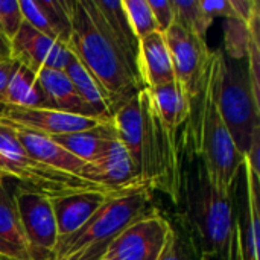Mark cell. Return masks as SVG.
<instances>
[{"label":"cell","instance_id":"30","mask_svg":"<svg viewBox=\"0 0 260 260\" xmlns=\"http://www.w3.org/2000/svg\"><path fill=\"white\" fill-rule=\"evenodd\" d=\"M18 62L15 59H5L0 61V102H3V96L6 91V85L14 73V70L17 69Z\"/></svg>","mask_w":260,"mask_h":260},{"label":"cell","instance_id":"22","mask_svg":"<svg viewBox=\"0 0 260 260\" xmlns=\"http://www.w3.org/2000/svg\"><path fill=\"white\" fill-rule=\"evenodd\" d=\"M158 260H206L181 213L171 221L169 239Z\"/></svg>","mask_w":260,"mask_h":260},{"label":"cell","instance_id":"29","mask_svg":"<svg viewBox=\"0 0 260 260\" xmlns=\"http://www.w3.org/2000/svg\"><path fill=\"white\" fill-rule=\"evenodd\" d=\"M218 260H244V253H242V238H241V219L236 224L232 238L229 241L225 253Z\"/></svg>","mask_w":260,"mask_h":260},{"label":"cell","instance_id":"8","mask_svg":"<svg viewBox=\"0 0 260 260\" xmlns=\"http://www.w3.org/2000/svg\"><path fill=\"white\" fill-rule=\"evenodd\" d=\"M12 195L30 260H53L59 236L52 200L18 187L14 189Z\"/></svg>","mask_w":260,"mask_h":260},{"label":"cell","instance_id":"16","mask_svg":"<svg viewBox=\"0 0 260 260\" xmlns=\"http://www.w3.org/2000/svg\"><path fill=\"white\" fill-rule=\"evenodd\" d=\"M148 91L154 110L165 126L174 133L181 134L190 116V102L178 82L174 81L157 88H148Z\"/></svg>","mask_w":260,"mask_h":260},{"label":"cell","instance_id":"11","mask_svg":"<svg viewBox=\"0 0 260 260\" xmlns=\"http://www.w3.org/2000/svg\"><path fill=\"white\" fill-rule=\"evenodd\" d=\"M82 178L110 190L148 187L137 178L133 160L119 139H114L96 160L85 165Z\"/></svg>","mask_w":260,"mask_h":260},{"label":"cell","instance_id":"28","mask_svg":"<svg viewBox=\"0 0 260 260\" xmlns=\"http://www.w3.org/2000/svg\"><path fill=\"white\" fill-rule=\"evenodd\" d=\"M200 5L213 20L218 17H222L225 20L236 18L233 0H200Z\"/></svg>","mask_w":260,"mask_h":260},{"label":"cell","instance_id":"15","mask_svg":"<svg viewBox=\"0 0 260 260\" xmlns=\"http://www.w3.org/2000/svg\"><path fill=\"white\" fill-rule=\"evenodd\" d=\"M35 73H37L38 82H40L52 110L67 113V114L96 119L94 113L81 99V96L75 90L73 84L70 82V79L64 70L40 69Z\"/></svg>","mask_w":260,"mask_h":260},{"label":"cell","instance_id":"18","mask_svg":"<svg viewBox=\"0 0 260 260\" xmlns=\"http://www.w3.org/2000/svg\"><path fill=\"white\" fill-rule=\"evenodd\" d=\"M0 242L8 248L12 260H30L14 195L3 177L0 178Z\"/></svg>","mask_w":260,"mask_h":260},{"label":"cell","instance_id":"33","mask_svg":"<svg viewBox=\"0 0 260 260\" xmlns=\"http://www.w3.org/2000/svg\"><path fill=\"white\" fill-rule=\"evenodd\" d=\"M0 260H5V259H2V257H0Z\"/></svg>","mask_w":260,"mask_h":260},{"label":"cell","instance_id":"3","mask_svg":"<svg viewBox=\"0 0 260 260\" xmlns=\"http://www.w3.org/2000/svg\"><path fill=\"white\" fill-rule=\"evenodd\" d=\"M186 212L181 213L195 236L203 257L219 259L229 245L232 233L239 222L235 212V193L219 189L207 175L201 161L193 172L183 175Z\"/></svg>","mask_w":260,"mask_h":260},{"label":"cell","instance_id":"31","mask_svg":"<svg viewBox=\"0 0 260 260\" xmlns=\"http://www.w3.org/2000/svg\"><path fill=\"white\" fill-rule=\"evenodd\" d=\"M0 257L5 260H12V257H11V254H9V251H8V248L0 242Z\"/></svg>","mask_w":260,"mask_h":260},{"label":"cell","instance_id":"20","mask_svg":"<svg viewBox=\"0 0 260 260\" xmlns=\"http://www.w3.org/2000/svg\"><path fill=\"white\" fill-rule=\"evenodd\" d=\"M3 104L32 108H50L47 98L38 82L37 73L23 64H18L14 70L6 85Z\"/></svg>","mask_w":260,"mask_h":260},{"label":"cell","instance_id":"1","mask_svg":"<svg viewBox=\"0 0 260 260\" xmlns=\"http://www.w3.org/2000/svg\"><path fill=\"white\" fill-rule=\"evenodd\" d=\"M113 126L133 160L137 178L178 206L184 175L181 134L160 120L148 88H142L113 114Z\"/></svg>","mask_w":260,"mask_h":260},{"label":"cell","instance_id":"27","mask_svg":"<svg viewBox=\"0 0 260 260\" xmlns=\"http://www.w3.org/2000/svg\"><path fill=\"white\" fill-rule=\"evenodd\" d=\"M148 3L154 14L158 32L165 34L175 23L172 0H148Z\"/></svg>","mask_w":260,"mask_h":260},{"label":"cell","instance_id":"14","mask_svg":"<svg viewBox=\"0 0 260 260\" xmlns=\"http://www.w3.org/2000/svg\"><path fill=\"white\" fill-rule=\"evenodd\" d=\"M137 72L143 88H157L175 81L165 34L154 32L139 41Z\"/></svg>","mask_w":260,"mask_h":260},{"label":"cell","instance_id":"24","mask_svg":"<svg viewBox=\"0 0 260 260\" xmlns=\"http://www.w3.org/2000/svg\"><path fill=\"white\" fill-rule=\"evenodd\" d=\"M175 23L187 32L207 40V32L213 24V18L201 8L200 0H172Z\"/></svg>","mask_w":260,"mask_h":260},{"label":"cell","instance_id":"12","mask_svg":"<svg viewBox=\"0 0 260 260\" xmlns=\"http://www.w3.org/2000/svg\"><path fill=\"white\" fill-rule=\"evenodd\" d=\"M140 189V187H139ZM134 190V189H129ZM128 192H81V193H72L66 197L52 198V207L56 219L58 227V236L59 239L67 238L78 232L81 227L87 224V221L110 200L114 197Z\"/></svg>","mask_w":260,"mask_h":260},{"label":"cell","instance_id":"23","mask_svg":"<svg viewBox=\"0 0 260 260\" xmlns=\"http://www.w3.org/2000/svg\"><path fill=\"white\" fill-rule=\"evenodd\" d=\"M260 29V15L254 17L250 23L230 18L225 20L224 27V50L227 58L233 61H242L247 58L248 47L254 30Z\"/></svg>","mask_w":260,"mask_h":260},{"label":"cell","instance_id":"32","mask_svg":"<svg viewBox=\"0 0 260 260\" xmlns=\"http://www.w3.org/2000/svg\"><path fill=\"white\" fill-rule=\"evenodd\" d=\"M0 41H8V40H6V38H5V37H3V35L0 34ZM8 43H9V41H8Z\"/></svg>","mask_w":260,"mask_h":260},{"label":"cell","instance_id":"5","mask_svg":"<svg viewBox=\"0 0 260 260\" xmlns=\"http://www.w3.org/2000/svg\"><path fill=\"white\" fill-rule=\"evenodd\" d=\"M216 108L238 148L244 157L256 128L260 126V104L253 98L247 69L227 58L224 52H212L209 70Z\"/></svg>","mask_w":260,"mask_h":260},{"label":"cell","instance_id":"34","mask_svg":"<svg viewBox=\"0 0 260 260\" xmlns=\"http://www.w3.org/2000/svg\"><path fill=\"white\" fill-rule=\"evenodd\" d=\"M0 178H2V175H0Z\"/></svg>","mask_w":260,"mask_h":260},{"label":"cell","instance_id":"6","mask_svg":"<svg viewBox=\"0 0 260 260\" xmlns=\"http://www.w3.org/2000/svg\"><path fill=\"white\" fill-rule=\"evenodd\" d=\"M0 175L12 180L14 186L23 190L58 198L81 192H122L110 190L81 177L50 168L30 157L11 131L0 125Z\"/></svg>","mask_w":260,"mask_h":260},{"label":"cell","instance_id":"9","mask_svg":"<svg viewBox=\"0 0 260 260\" xmlns=\"http://www.w3.org/2000/svg\"><path fill=\"white\" fill-rule=\"evenodd\" d=\"M171 233V221L157 209L129 224L108 247L102 260H158Z\"/></svg>","mask_w":260,"mask_h":260},{"label":"cell","instance_id":"17","mask_svg":"<svg viewBox=\"0 0 260 260\" xmlns=\"http://www.w3.org/2000/svg\"><path fill=\"white\" fill-rule=\"evenodd\" d=\"M52 139L79 160L90 163L96 160L114 139H117V134L113 122H104L90 129L73 134L53 136Z\"/></svg>","mask_w":260,"mask_h":260},{"label":"cell","instance_id":"7","mask_svg":"<svg viewBox=\"0 0 260 260\" xmlns=\"http://www.w3.org/2000/svg\"><path fill=\"white\" fill-rule=\"evenodd\" d=\"M165 40L169 49L175 81L186 93L190 102V114H193L198 110L206 88L212 50L207 46V40L187 32L177 23L165 32Z\"/></svg>","mask_w":260,"mask_h":260},{"label":"cell","instance_id":"19","mask_svg":"<svg viewBox=\"0 0 260 260\" xmlns=\"http://www.w3.org/2000/svg\"><path fill=\"white\" fill-rule=\"evenodd\" d=\"M66 75L73 84L75 90L81 96V99L91 108L96 119L102 122H113V114L110 110V104L96 82V79L88 73V70L82 66V62L73 55L69 66L66 67Z\"/></svg>","mask_w":260,"mask_h":260},{"label":"cell","instance_id":"13","mask_svg":"<svg viewBox=\"0 0 260 260\" xmlns=\"http://www.w3.org/2000/svg\"><path fill=\"white\" fill-rule=\"evenodd\" d=\"M2 126L8 128L11 134L17 139V142L23 146V149L35 160L50 168H55L58 171L82 178V172L87 163L79 160L69 151H66L50 136L34 133L24 128L14 126V125H2Z\"/></svg>","mask_w":260,"mask_h":260},{"label":"cell","instance_id":"21","mask_svg":"<svg viewBox=\"0 0 260 260\" xmlns=\"http://www.w3.org/2000/svg\"><path fill=\"white\" fill-rule=\"evenodd\" d=\"M245 180V225L241 224L242 253L244 260H259V180L247 168Z\"/></svg>","mask_w":260,"mask_h":260},{"label":"cell","instance_id":"4","mask_svg":"<svg viewBox=\"0 0 260 260\" xmlns=\"http://www.w3.org/2000/svg\"><path fill=\"white\" fill-rule=\"evenodd\" d=\"M151 189L123 192L102 206L84 227L58 239L53 260H102L113 241L136 219L154 210Z\"/></svg>","mask_w":260,"mask_h":260},{"label":"cell","instance_id":"10","mask_svg":"<svg viewBox=\"0 0 260 260\" xmlns=\"http://www.w3.org/2000/svg\"><path fill=\"white\" fill-rule=\"evenodd\" d=\"M73 53L69 46L23 23L11 41V58L34 72L40 69L66 70Z\"/></svg>","mask_w":260,"mask_h":260},{"label":"cell","instance_id":"25","mask_svg":"<svg viewBox=\"0 0 260 260\" xmlns=\"http://www.w3.org/2000/svg\"><path fill=\"white\" fill-rule=\"evenodd\" d=\"M122 5L137 41L146 38L154 32H158L148 0H122Z\"/></svg>","mask_w":260,"mask_h":260},{"label":"cell","instance_id":"2","mask_svg":"<svg viewBox=\"0 0 260 260\" xmlns=\"http://www.w3.org/2000/svg\"><path fill=\"white\" fill-rule=\"evenodd\" d=\"M67 46L102 88L111 114L143 88L137 70L87 12L82 0H72V35Z\"/></svg>","mask_w":260,"mask_h":260},{"label":"cell","instance_id":"26","mask_svg":"<svg viewBox=\"0 0 260 260\" xmlns=\"http://www.w3.org/2000/svg\"><path fill=\"white\" fill-rule=\"evenodd\" d=\"M24 23L18 0H0V34L11 43Z\"/></svg>","mask_w":260,"mask_h":260}]
</instances>
